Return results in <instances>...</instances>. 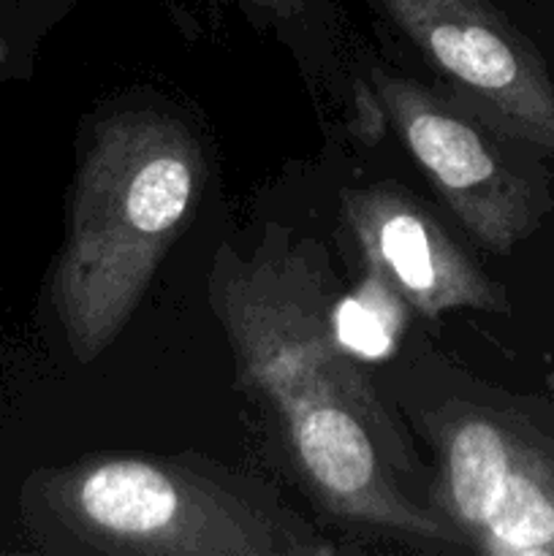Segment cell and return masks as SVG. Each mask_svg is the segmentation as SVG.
<instances>
[{
    "label": "cell",
    "instance_id": "obj_6",
    "mask_svg": "<svg viewBox=\"0 0 554 556\" xmlns=\"http://www.w3.org/2000/svg\"><path fill=\"white\" fill-rule=\"evenodd\" d=\"M456 98L508 139L554 155V81L489 0H373Z\"/></svg>",
    "mask_w": 554,
    "mask_h": 556
},
{
    "label": "cell",
    "instance_id": "obj_3",
    "mask_svg": "<svg viewBox=\"0 0 554 556\" xmlns=\"http://www.w3.org/2000/svg\"><path fill=\"white\" fill-rule=\"evenodd\" d=\"M41 548L79 556H331L261 483L196 454H96L25 486Z\"/></svg>",
    "mask_w": 554,
    "mask_h": 556
},
{
    "label": "cell",
    "instance_id": "obj_4",
    "mask_svg": "<svg viewBox=\"0 0 554 556\" xmlns=\"http://www.w3.org/2000/svg\"><path fill=\"white\" fill-rule=\"evenodd\" d=\"M432 508L467 552L554 556V438L514 407L451 405L427 421Z\"/></svg>",
    "mask_w": 554,
    "mask_h": 556
},
{
    "label": "cell",
    "instance_id": "obj_5",
    "mask_svg": "<svg viewBox=\"0 0 554 556\" xmlns=\"http://www.w3.org/2000/svg\"><path fill=\"white\" fill-rule=\"evenodd\" d=\"M373 85L405 150L481 248L505 255L536 231L543 204L494 139L503 130L394 71H373Z\"/></svg>",
    "mask_w": 554,
    "mask_h": 556
},
{
    "label": "cell",
    "instance_id": "obj_1",
    "mask_svg": "<svg viewBox=\"0 0 554 556\" xmlns=\"http://www.w3.org/2000/svg\"><path fill=\"white\" fill-rule=\"evenodd\" d=\"M210 302L239 386L275 410L297 472L331 516L413 546L465 548L432 505L394 481L418 459L358 362L337 348L326 271L310 244L266 242L250 261L223 244Z\"/></svg>",
    "mask_w": 554,
    "mask_h": 556
},
{
    "label": "cell",
    "instance_id": "obj_2",
    "mask_svg": "<svg viewBox=\"0 0 554 556\" xmlns=\"http://www.w3.org/2000/svg\"><path fill=\"white\" fill-rule=\"evenodd\" d=\"M204 182V152L182 119L119 109L79 147L68 228L49 280L71 356L90 364L134 318Z\"/></svg>",
    "mask_w": 554,
    "mask_h": 556
},
{
    "label": "cell",
    "instance_id": "obj_9",
    "mask_svg": "<svg viewBox=\"0 0 554 556\" xmlns=\"http://www.w3.org/2000/svg\"><path fill=\"white\" fill-rule=\"evenodd\" d=\"M253 9L264 11V14H272V16H282V20H288V16H297L304 11V0H248Z\"/></svg>",
    "mask_w": 554,
    "mask_h": 556
},
{
    "label": "cell",
    "instance_id": "obj_7",
    "mask_svg": "<svg viewBox=\"0 0 554 556\" xmlns=\"http://www.w3.org/2000/svg\"><path fill=\"white\" fill-rule=\"evenodd\" d=\"M345 220L362 248L364 264L378 269L407 304L438 318L470 307L508 313L503 286L445 233V228L396 185H369L342 195Z\"/></svg>",
    "mask_w": 554,
    "mask_h": 556
},
{
    "label": "cell",
    "instance_id": "obj_8",
    "mask_svg": "<svg viewBox=\"0 0 554 556\" xmlns=\"http://www.w3.org/2000/svg\"><path fill=\"white\" fill-rule=\"evenodd\" d=\"M407 313L411 304L402 293L378 269L367 266L364 280L329 307V329L337 348L353 362H383L405 331Z\"/></svg>",
    "mask_w": 554,
    "mask_h": 556
},
{
    "label": "cell",
    "instance_id": "obj_10",
    "mask_svg": "<svg viewBox=\"0 0 554 556\" xmlns=\"http://www.w3.org/2000/svg\"><path fill=\"white\" fill-rule=\"evenodd\" d=\"M9 60H11V43L5 41V36L0 33V68H5V65H9Z\"/></svg>",
    "mask_w": 554,
    "mask_h": 556
}]
</instances>
